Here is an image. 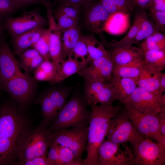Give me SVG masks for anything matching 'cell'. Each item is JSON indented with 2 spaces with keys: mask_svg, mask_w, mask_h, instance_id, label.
<instances>
[{
  "mask_svg": "<svg viewBox=\"0 0 165 165\" xmlns=\"http://www.w3.org/2000/svg\"><path fill=\"white\" fill-rule=\"evenodd\" d=\"M54 16L57 21V28L61 33L66 29L78 25V22L62 13L54 11Z\"/></svg>",
  "mask_w": 165,
  "mask_h": 165,
  "instance_id": "obj_39",
  "label": "cell"
},
{
  "mask_svg": "<svg viewBox=\"0 0 165 165\" xmlns=\"http://www.w3.org/2000/svg\"><path fill=\"white\" fill-rule=\"evenodd\" d=\"M17 9L12 0H0V18L3 20Z\"/></svg>",
  "mask_w": 165,
  "mask_h": 165,
  "instance_id": "obj_41",
  "label": "cell"
},
{
  "mask_svg": "<svg viewBox=\"0 0 165 165\" xmlns=\"http://www.w3.org/2000/svg\"><path fill=\"white\" fill-rule=\"evenodd\" d=\"M55 74L53 65L50 60H44L34 72L35 79L39 81L50 82L53 79Z\"/></svg>",
  "mask_w": 165,
  "mask_h": 165,
  "instance_id": "obj_34",
  "label": "cell"
},
{
  "mask_svg": "<svg viewBox=\"0 0 165 165\" xmlns=\"http://www.w3.org/2000/svg\"><path fill=\"white\" fill-rule=\"evenodd\" d=\"M162 72L145 65L137 81V86L157 97Z\"/></svg>",
  "mask_w": 165,
  "mask_h": 165,
  "instance_id": "obj_18",
  "label": "cell"
},
{
  "mask_svg": "<svg viewBox=\"0 0 165 165\" xmlns=\"http://www.w3.org/2000/svg\"><path fill=\"white\" fill-rule=\"evenodd\" d=\"M116 100L123 102L134 92L137 86L135 80L112 76L110 81Z\"/></svg>",
  "mask_w": 165,
  "mask_h": 165,
  "instance_id": "obj_23",
  "label": "cell"
},
{
  "mask_svg": "<svg viewBox=\"0 0 165 165\" xmlns=\"http://www.w3.org/2000/svg\"><path fill=\"white\" fill-rule=\"evenodd\" d=\"M148 9L149 12H165V0H152Z\"/></svg>",
  "mask_w": 165,
  "mask_h": 165,
  "instance_id": "obj_49",
  "label": "cell"
},
{
  "mask_svg": "<svg viewBox=\"0 0 165 165\" xmlns=\"http://www.w3.org/2000/svg\"><path fill=\"white\" fill-rule=\"evenodd\" d=\"M142 52L149 50H165V36L156 31L143 40L140 48Z\"/></svg>",
  "mask_w": 165,
  "mask_h": 165,
  "instance_id": "obj_31",
  "label": "cell"
},
{
  "mask_svg": "<svg viewBox=\"0 0 165 165\" xmlns=\"http://www.w3.org/2000/svg\"><path fill=\"white\" fill-rule=\"evenodd\" d=\"M158 120L160 133L162 136H165V109H161Z\"/></svg>",
  "mask_w": 165,
  "mask_h": 165,
  "instance_id": "obj_51",
  "label": "cell"
},
{
  "mask_svg": "<svg viewBox=\"0 0 165 165\" xmlns=\"http://www.w3.org/2000/svg\"><path fill=\"white\" fill-rule=\"evenodd\" d=\"M113 48L110 54L114 67L143 60V54L140 48L132 46Z\"/></svg>",
  "mask_w": 165,
  "mask_h": 165,
  "instance_id": "obj_19",
  "label": "cell"
},
{
  "mask_svg": "<svg viewBox=\"0 0 165 165\" xmlns=\"http://www.w3.org/2000/svg\"><path fill=\"white\" fill-rule=\"evenodd\" d=\"M88 127H72L53 132L51 144L70 149L78 160H82L83 153L86 149Z\"/></svg>",
  "mask_w": 165,
  "mask_h": 165,
  "instance_id": "obj_6",
  "label": "cell"
},
{
  "mask_svg": "<svg viewBox=\"0 0 165 165\" xmlns=\"http://www.w3.org/2000/svg\"><path fill=\"white\" fill-rule=\"evenodd\" d=\"M16 158L15 143L0 134V165L14 164Z\"/></svg>",
  "mask_w": 165,
  "mask_h": 165,
  "instance_id": "obj_27",
  "label": "cell"
},
{
  "mask_svg": "<svg viewBox=\"0 0 165 165\" xmlns=\"http://www.w3.org/2000/svg\"><path fill=\"white\" fill-rule=\"evenodd\" d=\"M133 146L132 165H165V149L157 142L146 138Z\"/></svg>",
  "mask_w": 165,
  "mask_h": 165,
  "instance_id": "obj_10",
  "label": "cell"
},
{
  "mask_svg": "<svg viewBox=\"0 0 165 165\" xmlns=\"http://www.w3.org/2000/svg\"><path fill=\"white\" fill-rule=\"evenodd\" d=\"M62 33L63 58L67 57L74 46L80 38L82 34L78 25L64 31Z\"/></svg>",
  "mask_w": 165,
  "mask_h": 165,
  "instance_id": "obj_25",
  "label": "cell"
},
{
  "mask_svg": "<svg viewBox=\"0 0 165 165\" xmlns=\"http://www.w3.org/2000/svg\"><path fill=\"white\" fill-rule=\"evenodd\" d=\"M17 9L34 5H40L46 8L52 5L49 0H12Z\"/></svg>",
  "mask_w": 165,
  "mask_h": 165,
  "instance_id": "obj_43",
  "label": "cell"
},
{
  "mask_svg": "<svg viewBox=\"0 0 165 165\" xmlns=\"http://www.w3.org/2000/svg\"><path fill=\"white\" fill-rule=\"evenodd\" d=\"M25 118L13 105L0 107V134L16 143L19 136L27 129Z\"/></svg>",
  "mask_w": 165,
  "mask_h": 165,
  "instance_id": "obj_7",
  "label": "cell"
},
{
  "mask_svg": "<svg viewBox=\"0 0 165 165\" xmlns=\"http://www.w3.org/2000/svg\"><path fill=\"white\" fill-rule=\"evenodd\" d=\"M59 65L55 76L50 83L54 84L63 81L75 74H77L85 65L76 60L69 55Z\"/></svg>",
  "mask_w": 165,
  "mask_h": 165,
  "instance_id": "obj_21",
  "label": "cell"
},
{
  "mask_svg": "<svg viewBox=\"0 0 165 165\" xmlns=\"http://www.w3.org/2000/svg\"><path fill=\"white\" fill-rule=\"evenodd\" d=\"M134 7L144 10L148 8L152 0H129Z\"/></svg>",
  "mask_w": 165,
  "mask_h": 165,
  "instance_id": "obj_50",
  "label": "cell"
},
{
  "mask_svg": "<svg viewBox=\"0 0 165 165\" xmlns=\"http://www.w3.org/2000/svg\"><path fill=\"white\" fill-rule=\"evenodd\" d=\"M57 146L60 160L62 165H83V159L81 160H77L70 149L65 147Z\"/></svg>",
  "mask_w": 165,
  "mask_h": 165,
  "instance_id": "obj_38",
  "label": "cell"
},
{
  "mask_svg": "<svg viewBox=\"0 0 165 165\" xmlns=\"http://www.w3.org/2000/svg\"><path fill=\"white\" fill-rule=\"evenodd\" d=\"M157 97L160 109H165V93L158 95Z\"/></svg>",
  "mask_w": 165,
  "mask_h": 165,
  "instance_id": "obj_53",
  "label": "cell"
},
{
  "mask_svg": "<svg viewBox=\"0 0 165 165\" xmlns=\"http://www.w3.org/2000/svg\"><path fill=\"white\" fill-rule=\"evenodd\" d=\"M49 16L50 32L49 55L54 67L55 72L63 58L62 33L56 27V24L53 15Z\"/></svg>",
  "mask_w": 165,
  "mask_h": 165,
  "instance_id": "obj_17",
  "label": "cell"
},
{
  "mask_svg": "<svg viewBox=\"0 0 165 165\" xmlns=\"http://www.w3.org/2000/svg\"><path fill=\"white\" fill-rule=\"evenodd\" d=\"M44 60L40 55L36 56L22 64V66L27 71L35 70Z\"/></svg>",
  "mask_w": 165,
  "mask_h": 165,
  "instance_id": "obj_46",
  "label": "cell"
},
{
  "mask_svg": "<svg viewBox=\"0 0 165 165\" xmlns=\"http://www.w3.org/2000/svg\"><path fill=\"white\" fill-rule=\"evenodd\" d=\"M50 41V31L49 29H46L32 47L43 57L44 60H50V59L49 53Z\"/></svg>",
  "mask_w": 165,
  "mask_h": 165,
  "instance_id": "obj_37",
  "label": "cell"
},
{
  "mask_svg": "<svg viewBox=\"0 0 165 165\" xmlns=\"http://www.w3.org/2000/svg\"><path fill=\"white\" fill-rule=\"evenodd\" d=\"M47 157L52 165H62L60 160L57 145H50L48 151Z\"/></svg>",
  "mask_w": 165,
  "mask_h": 165,
  "instance_id": "obj_44",
  "label": "cell"
},
{
  "mask_svg": "<svg viewBox=\"0 0 165 165\" xmlns=\"http://www.w3.org/2000/svg\"><path fill=\"white\" fill-rule=\"evenodd\" d=\"M165 91V73H161L159 81V92L162 94Z\"/></svg>",
  "mask_w": 165,
  "mask_h": 165,
  "instance_id": "obj_52",
  "label": "cell"
},
{
  "mask_svg": "<svg viewBox=\"0 0 165 165\" xmlns=\"http://www.w3.org/2000/svg\"><path fill=\"white\" fill-rule=\"evenodd\" d=\"M96 0H58V4L71 5L81 10L82 8Z\"/></svg>",
  "mask_w": 165,
  "mask_h": 165,
  "instance_id": "obj_47",
  "label": "cell"
},
{
  "mask_svg": "<svg viewBox=\"0 0 165 165\" xmlns=\"http://www.w3.org/2000/svg\"><path fill=\"white\" fill-rule=\"evenodd\" d=\"M149 15L153 20L156 30L164 33L165 12H149Z\"/></svg>",
  "mask_w": 165,
  "mask_h": 165,
  "instance_id": "obj_42",
  "label": "cell"
},
{
  "mask_svg": "<svg viewBox=\"0 0 165 165\" xmlns=\"http://www.w3.org/2000/svg\"><path fill=\"white\" fill-rule=\"evenodd\" d=\"M124 105L123 108H122V111L138 130L146 138L153 139L159 143L162 137L159 130V114L144 113L129 105Z\"/></svg>",
  "mask_w": 165,
  "mask_h": 165,
  "instance_id": "obj_9",
  "label": "cell"
},
{
  "mask_svg": "<svg viewBox=\"0 0 165 165\" xmlns=\"http://www.w3.org/2000/svg\"><path fill=\"white\" fill-rule=\"evenodd\" d=\"M122 103L145 113L158 114L161 111L157 97L138 86Z\"/></svg>",
  "mask_w": 165,
  "mask_h": 165,
  "instance_id": "obj_15",
  "label": "cell"
},
{
  "mask_svg": "<svg viewBox=\"0 0 165 165\" xmlns=\"http://www.w3.org/2000/svg\"><path fill=\"white\" fill-rule=\"evenodd\" d=\"M40 55L35 49H28L21 53L20 56L21 64L25 63L31 59Z\"/></svg>",
  "mask_w": 165,
  "mask_h": 165,
  "instance_id": "obj_48",
  "label": "cell"
},
{
  "mask_svg": "<svg viewBox=\"0 0 165 165\" xmlns=\"http://www.w3.org/2000/svg\"><path fill=\"white\" fill-rule=\"evenodd\" d=\"M81 10L83 11V24L87 29L95 33L104 31L105 23L110 14L100 0L92 2Z\"/></svg>",
  "mask_w": 165,
  "mask_h": 165,
  "instance_id": "obj_14",
  "label": "cell"
},
{
  "mask_svg": "<svg viewBox=\"0 0 165 165\" xmlns=\"http://www.w3.org/2000/svg\"><path fill=\"white\" fill-rule=\"evenodd\" d=\"M144 64L162 72L165 68V50H149L143 52Z\"/></svg>",
  "mask_w": 165,
  "mask_h": 165,
  "instance_id": "obj_28",
  "label": "cell"
},
{
  "mask_svg": "<svg viewBox=\"0 0 165 165\" xmlns=\"http://www.w3.org/2000/svg\"><path fill=\"white\" fill-rule=\"evenodd\" d=\"M14 164L20 165H52L46 156L36 157L23 162L16 163Z\"/></svg>",
  "mask_w": 165,
  "mask_h": 165,
  "instance_id": "obj_45",
  "label": "cell"
},
{
  "mask_svg": "<svg viewBox=\"0 0 165 165\" xmlns=\"http://www.w3.org/2000/svg\"><path fill=\"white\" fill-rule=\"evenodd\" d=\"M145 65L143 60L114 67L113 77L129 79L137 81Z\"/></svg>",
  "mask_w": 165,
  "mask_h": 165,
  "instance_id": "obj_24",
  "label": "cell"
},
{
  "mask_svg": "<svg viewBox=\"0 0 165 165\" xmlns=\"http://www.w3.org/2000/svg\"><path fill=\"white\" fill-rule=\"evenodd\" d=\"M4 20L0 18V41L1 40V36L3 29H4L3 25Z\"/></svg>",
  "mask_w": 165,
  "mask_h": 165,
  "instance_id": "obj_54",
  "label": "cell"
},
{
  "mask_svg": "<svg viewBox=\"0 0 165 165\" xmlns=\"http://www.w3.org/2000/svg\"><path fill=\"white\" fill-rule=\"evenodd\" d=\"M113 68L110 54L91 61L77 74L85 81L110 82L113 76Z\"/></svg>",
  "mask_w": 165,
  "mask_h": 165,
  "instance_id": "obj_13",
  "label": "cell"
},
{
  "mask_svg": "<svg viewBox=\"0 0 165 165\" xmlns=\"http://www.w3.org/2000/svg\"><path fill=\"white\" fill-rule=\"evenodd\" d=\"M91 111L88 110L83 99L73 96L50 125L52 131L72 127H88Z\"/></svg>",
  "mask_w": 165,
  "mask_h": 165,
  "instance_id": "obj_3",
  "label": "cell"
},
{
  "mask_svg": "<svg viewBox=\"0 0 165 165\" xmlns=\"http://www.w3.org/2000/svg\"><path fill=\"white\" fill-rule=\"evenodd\" d=\"M83 99L87 105H112L116 101L110 82L85 80Z\"/></svg>",
  "mask_w": 165,
  "mask_h": 165,
  "instance_id": "obj_12",
  "label": "cell"
},
{
  "mask_svg": "<svg viewBox=\"0 0 165 165\" xmlns=\"http://www.w3.org/2000/svg\"><path fill=\"white\" fill-rule=\"evenodd\" d=\"M47 23L46 19L38 8L24 12L17 16H8L3 20L4 29L13 39L36 28H44Z\"/></svg>",
  "mask_w": 165,
  "mask_h": 165,
  "instance_id": "obj_8",
  "label": "cell"
},
{
  "mask_svg": "<svg viewBox=\"0 0 165 165\" xmlns=\"http://www.w3.org/2000/svg\"><path fill=\"white\" fill-rule=\"evenodd\" d=\"M38 103L42 108V121L49 126L56 118L58 113L47 92L40 97Z\"/></svg>",
  "mask_w": 165,
  "mask_h": 165,
  "instance_id": "obj_30",
  "label": "cell"
},
{
  "mask_svg": "<svg viewBox=\"0 0 165 165\" xmlns=\"http://www.w3.org/2000/svg\"><path fill=\"white\" fill-rule=\"evenodd\" d=\"M53 136V132L42 121L34 129L28 128L16 141V153L18 161L15 163L36 157L47 156Z\"/></svg>",
  "mask_w": 165,
  "mask_h": 165,
  "instance_id": "obj_2",
  "label": "cell"
},
{
  "mask_svg": "<svg viewBox=\"0 0 165 165\" xmlns=\"http://www.w3.org/2000/svg\"><path fill=\"white\" fill-rule=\"evenodd\" d=\"M47 93L58 114L67 102L69 91L65 89H55L49 90Z\"/></svg>",
  "mask_w": 165,
  "mask_h": 165,
  "instance_id": "obj_35",
  "label": "cell"
},
{
  "mask_svg": "<svg viewBox=\"0 0 165 165\" xmlns=\"http://www.w3.org/2000/svg\"><path fill=\"white\" fill-rule=\"evenodd\" d=\"M35 79L28 73L23 72L10 79L0 86L6 91L20 108L29 103L35 91Z\"/></svg>",
  "mask_w": 165,
  "mask_h": 165,
  "instance_id": "obj_5",
  "label": "cell"
},
{
  "mask_svg": "<svg viewBox=\"0 0 165 165\" xmlns=\"http://www.w3.org/2000/svg\"><path fill=\"white\" fill-rule=\"evenodd\" d=\"M7 42L0 41V86L22 72Z\"/></svg>",
  "mask_w": 165,
  "mask_h": 165,
  "instance_id": "obj_16",
  "label": "cell"
},
{
  "mask_svg": "<svg viewBox=\"0 0 165 165\" xmlns=\"http://www.w3.org/2000/svg\"><path fill=\"white\" fill-rule=\"evenodd\" d=\"M101 4L110 14L123 12L130 14L134 9L129 0H100Z\"/></svg>",
  "mask_w": 165,
  "mask_h": 165,
  "instance_id": "obj_33",
  "label": "cell"
},
{
  "mask_svg": "<svg viewBox=\"0 0 165 165\" xmlns=\"http://www.w3.org/2000/svg\"><path fill=\"white\" fill-rule=\"evenodd\" d=\"M130 14L116 12L110 14L107 20L104 31L114 35L123 34L130 26Z\"/></svg>",
  "mask_w": 165,
  "mask_h": 165,
  "instance_id": "obj_22",
  "label": "cell"
},
{
  "mask_svg": "<svg viewBox=\"0 0 165 165\" xmlns=\"http://www.w3.org/2000/svg\"><path fill=\"white\" fill-rule=\"evenodd\" d=\"M106 137L107 140L116 144L129 142L132 145L146 138L138 130L122 109L110 120Z\"/></svg>",
  "mask_w": 165,
  "mask_h": 165,
  "instance_id": "obj_4",
  "label": "cell"
},
{
  "mask_svg": "<svg viewBox=\"0 0 165 165\" xmlns=\"http://www.w3.org/2000/svg\"><path fill=\"white\" fill-rule=\"evenodd\" d=\"M141 12L135 16L133 24L125 36L120 40L110 44L109 46L113 48L127 47L134 44L135 38L140 26Z\"/></svg>",
  "mask_w": 165,
  "mask_h": 165,
  "instance_id": "obj_29",
  "label": "cell"
},
{
  "mask_svg": "<svg viewBox=\"0 0 165 165\" xmlns=\"http://www.w3.org/2000/svg\"><path fill=\"white\" fill-rule=\"evenodd\" d=\"M156 31H158L153 20L149 18L145 12H141L140 26L134 40V44L144 40Z\"/></svg>",
  "mask_w": 165,
  "mask_h": 165,
  "instance_id": "obj_32",
  "label": "cell"
},
{
  "mask_svg": "<svg viewBox=\"0 0 165 165\" xmlns=\"http://www.w3.org/2000/svg\"><path fill=\"white\" fill-rule=\"evenodd\" d=\"M80 11V10L72 5L58 4L54 11L62 13L79 22Z\"/></svg>",
  "mask_w": 165,
  "mask_h": 165,
  "instance_id": "obj_40",
  "label": "cell"
},
{
  "mask_svg": "<svg viewBox=\"0 0 165 165\" xmlns=\"http://www.w3.org/2000/svg\"><path fill=\"white\" fill-rule=\"evenodd\" d=\"M121 145L105 140L98 151L99 165H132V151L127 146L125 150H123Z\"/></svg>",
  "mask_w": 165,
  "mask_h": 165,
  "instance_id": "obj_11",
  "label": "cell"
},
{
  "mask_svg": "<svg viewBox=\"0 0 165 165\" xmlns=\"http://www.w3.org/2000/svg\"><path fill=\"white\" fill-rule=\"evenodd\" d=\"M69 55L86 65L90 62L86 46L82 35Z\"/></svg>",
  "mask_w": 165,
  "mask_h": 165,
  "instance_id": "obj_36",
  "label": "cell"
},
{
  "mask_svg": "<svg viewBox=\"0 0 165 165\" xmlns=\"http://www.w3.org/2000/svg\"><path fill=\"white\" fill-rule=\"evenodd\" d=\"M91 116L88 127L86 158L83 165H99V147L105 140L111 119L121 110V106L113 105H91Z\"/></svg>",
  "mask_w": 165,
  "mask_h": 165,
  "instance_id": "obj_1",
  "label": "cell"
},
{
  "mask_svg": "<svg viewBox=\"0 0 165 165\" xmlns=\"http://www.w3.org/2000/svg\"><path fill=\"white\" fill-rule=\"evenodd\" d=\"M82 38L87 47L90 62L101 57L107 56L110 53L96 38L94 34H82Z\"/></svg>",
  "mask_w": 165,
  "mask_h": 165,
  "instance_id": "obj_26",
  "label": "cell"
},
{
  "mask_svg": "<svg viewBox=\"0 0 165 165\" xmlns=\"http://www.w3.org/2000/svg\"><path fill=\"white\" fill-rule=\"evenodd\" d=\"M46 29L43 27L37 28L13 38V45L14 54L19 56L24 51L32 47Z\"/></svg>",
  "mask_w": 165,
  "mask_h": 165,
  "instance_id": "obj_20",
  "label": "cell"
}]
</instances>
